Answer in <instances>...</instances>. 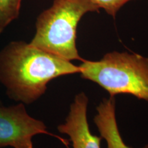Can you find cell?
<instances>
[{
	"instance_id": "obj_1",
	"label": "cell",
	"mask_w": 148,
	"mask_h": 148,
	"mask_svg": "<svg viewBox=\"0 0 148 148\" xmlns=\"http://www.w3.org/2000/svg\"><path fill=\"white\" fill-rule=\"evenodd\" d=\"M79 72L71 61L22 40L10 42L0 50V84L10 99L19 103L34 102L51 80Z\"/></svg>"
},
{
	"instance_id": "obj_2",
	"label": "cell",
	"mask_w": 148,
	"mask_h": 148,
	"mask_svg": "<svg viewBox=\"0 0 148 148\" xmlns=\"http://www.w3.org/2000/svg\"><path fill=\"white\" fill-rule=\"evenodd\" d=\"M99 10L91 0H54L37 18L29 43L65 60L83 61L75 42L77 25L85 14Z\"/></svg>"
},
{
	"instance_id": "obj_3",
	"label": "cell",
	"mask_w": 148,
	"mask_h": 148,
	"mask_svg": "<svg viewBox=\"0 0 148 148\" xmlns=\"http://www.w3.org/2000/svg\"><path fill=\"white\" fill-rule=\"evenodd\" d=\"M84 79L97 83L110 96L130 94L148 102V58L136 53L112 51L100 60L79 65Z\"/></svg>"
},
{
	"instance_id": "obj_4",
	"label": "cell",
	"mask_w": 148,
	"mask_h": 148,
	"mask_svg": "<svg viewBox=\"0 0 148 148\" xmlns=\"http://www.w3.org/2000/svg\"><path fill=\"white\" fill-rule=\"evenodd\" d=\"M40 134L54 136L43 122L27 113L24 103L0 105V148H33V136Z\"/></svg>"
},
{
	"instance_id": "obj_5",
	"label": "cell",
	"mask_w": 148,
	"mask_h": 148,
	"mask_svg": "<svg viewBox=\"0 0 148 148\" xmlns=\"http://www.w3.org/2000/svg\"><path fill=\"white\" fill-rule=\"evenodd\" d=\"M88 97L84 92L75 95L65 121L58 126L62 134H67L73 148H101V136L90 132L87 121Z\"/></svg>"
},
{
	"instance_id": "obj_6",
	"label": "cell",
	"mask_w": 148,
	"mask_h": 148,
	"mask_svg": "<svg viewBox=\"0 0 148 148\" xmlns=\"http://www.w3.org/2000/svg\"><path fill=\"white\" fill-rule=\"evenodd\" d=\"M97 111L94 123L101 137L106 141L107 148H131L123 142L118 128L114 96L103 99L97 107Z\"/></svg>"
},
{
	"instance_id": "obj_7",
	"label": "cell",
	"mask_w": 148,
	"mask_h": 148,
	"mask_svg": "<svg viewBox=\"0 0 148 148\" xmlns=\"http://www.w3.org/2000/svg\"><path fill=\"white\" fill-rule=\"evenodd\" d=\"M22 0H0V34L18 18Z\"/></svg>"
},
{
	"instance_id": "obj_8",
	"label": "cell",
	"mask_w": 148,
	"mask_h": 148,
	"mask_svg": "<svg viewBox=\"0 0 148 148\" xmlns=\"http://www.w3.org/2000/svg\"><path fill=\"white\" fill-rule=\"evenodd\" d=\"M99 9H103L106 13L115 17L116 13L125 3L132 0H91Z\"/></svg>"
},
{
	"instance_id": "obj_9",
	"label": "cell",
	"mask_w": 148,
	"mask_h": 148,
	"mask_svg": "<svg viewBox=\"0 0 148 148\" xmlns=\"http://www.w3.org/2000/svg\"><path fill=\"white\" fill-rule=\"evenodd\" d=\"M143 148H148V145H145Z\"/></svg>"
}]
</instances>
